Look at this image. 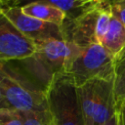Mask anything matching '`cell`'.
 Masks as SVG:
<instances>
[{
  "label": "cell",
  "instance_id": "ac0fdd59",
  "mask_svg": "<svg viewBox=\"0 0 125 125\" xmlns=\"http://www.w3.org/2000/svg\"><path fill=\"white\" fill-rule=\"evenodd\" d=\"M6 108H11L10 104H8V102L6 101L1 89H0V109H6ZM13 109V108H12Z\"/></svg>",
  "mask_w": 125,
  "mask_h": 125
},
{
  "label": "cell",
  "instance_id": "d6986e66",
  "mask_svg": "<svg viewBox=\"0 0 125 125\" xmlns=\"http://www.w3.org/2000/svg\"><path fill=\"white\" fill-rule=\"evenodd\" d=\"M104 125H118V122H117V115L115 114L112 118H110L105 124H104Z\"/></svg>",
  "mask_w": 125,
  "mask_h": 125
},
{
  "label": "cell",
  "instance_id": "7a4b0ae2",
  "mask_svg": "<svg viewBox=\"0 0 125 125\" xmlns=\"http://www.w3.org/2000/svg\"><path fill=\"white\" fill-rule=\"evenodd\" d=\"M0 89L13 109L21 112L48 110L46 90L18 64L0 62Z\"/></svg>",
  "mask_w": 125,
  "mask_h": 125
},
{
  "label": "cell",
  "instance_id": "8fae6325",
  "mask_svg": "<svg viewBox=\"0 0 125 125\" xmlns=\"http://www.w3.org/2000/svg\"><path fill=\"white\" fill-rule=\"evenodd\" d=\"M102 45L114 59H116L125 48V26L112 15L109 28Z\"/></svg>",
  "mask_w": 125,
  "mask_h": 125
},
{
  "label": "cell",
  "instance_id": "44dd1931",
  "mask_svg": "<svg viewBox=\"0 0 125 125\" xmlns=\"http://www.w3.org/2000/svg\"><path fill=\"white\" fill-rule=\"evenodd\" d=\"M7 1H8V0H0V5H3V4H5Z\"/></svg>",
  "mask_w": 125,
  "mask_h": 125
},
{
  "label": "cell",
  "instance_id": "ffe728a7",
  "mask_svg": "<svg viewBox=\"0 0 125 125\" xmlns=\"http://www.w3.org/2000/svg\"><path fill=\"white\" fill-rule=\"evenodd\" d=\"M123 58H125V48L123 49V51L118 55V57L115 59V60H118V59H123Z\"/></svg>",
  "mask_w": 125,
  "mask_h": 125
},
{
  "label": "cell",
  "instance_id": "9c48e42d",
  "mask_svg": "<svg viewBox=\"0 0 125 125\" xmlns=\"http://www.w3.org/2000/svg\"><path fill=\"white\" fill-rule=\"evenodd\" d=\"M32 2H45L56 6L66 15V20L76 19L98 7L104 2L102 0H8L3 5L21 7Z\"/></svg>",
  "mask_w": 125,
  "mask_h": 125
},
{
  "label": "cell",
  "instance_id": "6da1fadb",
  "mask_svg": "<svg viewBox=\"0 0 125 125\" xmlns=\"http://www.w3.org/2000/svg\"><path fill=\"white\" fill-rule=\"evenodd\" d=\"M82 47L64 39H50L36 45L35 53L18 65L46 90L54 77L65 73Z\"/></svg>",
  "mask_w": 125,
  "mask_h": 125
},
{
  "label": "cell",
  "instance_id": "9a60e30c",
  "mask_svg": "<svg viewBox=\"0 0 125 125\" xmlns=\"http://www.w3.org/2000/svg\"><path fill=\"white\" fill-rule=\"evenodd\" d=\"M0 125H23L22 112L12 108L0 109Z\"/></svg>",
  "mask_w": 125,
  "mask_h": 125
},
{
  "label": "cell",
  "instance_id": "5b68a950",
  "mask_svg": "<svg viewBox=\"0 0 125 125\" xmlns=\"http://www.w3.org/2000/svg\"><path fill=\"white\" fill-rule=\"evenodd\" d=\"M115 59L100 43L82 47L70 63L67 74L76 87L93 79L113 80Z\"/></svg>",
  "mask_w": 125,
  "mask_h": 125
},
{
  "label": "cell",
  "instance_id": "52a82bcc",
  "mask_svg": "<svg viewBox=\"0 0 125 125\" xmlns=\"http://www.w3.org/2000/svg\"><path fill=\"white\" fill-rule=\"evenodd\" d=\"M35 51L36 44L25 37L0 9V62L22 61Z\"/></svg>",
  "mask_w": 125,
  "mask_h": 125
},
{
  "label": "cell",
  "instance_id": "5bb4252c",
  "mask_svg": "<svg viewBox=\"0 0 125 125\" xmlns=\"http://www.w3.org/2000/svg\"><path fill=\"white\" fill-rule=\"evenodd\" d=\"M23 125H52L51 116L48 110L22 112Z\"/></svg>",
  "mask_w": 125,
  "mask_h": 125
},
{
  "label": "cell",
  "instance_id": "7402d4cb",
  "mask_svg": "<svg viewBox=\"0 0 125 125\" xmlns=\"http://www.w3.org/2000/svg\"><path fill=\"white\" fill-rule=\"evenodd\" d=\"M102 1H103L104 3H108V2H110L111 0H102Z\"/></svg>",
  "mask_w": 125,
  "mask_h": 125
},
{
  "label": "cell",
  "instance_id": "2e32d148",
  "mask_svg": "<svg viewBox=\"0 0 125 125\" xmlns=\"http://www.w3.org/2000/svg\"><path fill=\"white\" fill-rule=\"evenodd\" d=\"M106 4L109 6L111 15L125 26V0H111Z\"/></svg>",
  "mask_w": 125,
  "mask_h": 125
},
{
  "label": "cell",
  "instance_id": "277c9868",
  "mask_svg": "<svg viewBox=\"0 0 125 125\" xmlns=\"http://www.w3.org/2000/svg\"><path fill=\"white\" fill-rule=\"evenodd\" d=\"M47 108L52 125H85L76 85L65 74H58L46 88Z\"/></svg>",
  "mask_w": 125,
  "mask_h": 125
},
{
  "label": "cell",
  "instance_id": "ba28073f",
  "mask_svg": "<svg viewBox=\"0 0 125 125\" xmlns=\"http://www.w3.org/2000/svg\"><path fill=\"white\" fill-rule=\"evenodd\" d=\"M100 7L76 19L65 20L61 25L63 39L80 47L98 43L96 38V23Z\"/></svg>",
  "mask_w": 125,
  "mask_h": 125
},
{
  "label": "cell",
  "instance_id": "30bf717a",
  "mask_svg": "<svg viewBox=\"0 0 125 125\" xmlns=\"http://www.w3.org/2000/svg\"><path fill=\"white\" fill-rule=\"evenodd\" d=\"M22 12L30 17L45 22L62 25L66 20V15L61 9L45 2H32L21 7Z\"/></svg>",
  "mask_w": 125,
  "mask_h": 125
},
{
  "label": "cell",
  "instance_id": "e0dca14e",
  "mask_svg": "<svg viewBox=\"0 0 125 125\" xmlns=\"http://www.w3.org/2000/svg\"><path fill=\"white\" fill-rule=\"evenodd\" d=\"M116 109V115H117V122L118 125H125V101L118 104Z\"/></svg>",
  "mask_w": 125,
  "mask_h": 125
},
{
  "label": "cell",
  "instance_id": "3957f363",
  "mask_svg": "<svg viewBox=\"0 0 125 125\" xmlns=\"http://www.w3.org/2000/svg\"><path fill=\"white\" fill-rule=\"evenodd\" d=\"M76 89L85 125H104L116 114L113 80L93 79Z\"/></svg>",
  "mask_w": 125,
  "mask_h": 125
},
{
  "label": "cell",
  "instance_id": "8992f818",
  "mask_svg": "<svg viewBox=\"0 0 125 125\" xmlns=\"http://www.w3.org/2000/svg\"><path fill=\"white\" fill-rule=\"evenodd\" d=\"M0 9L13 24L36 45L50 39H63L61 25L45 22L27 16L18 6L0 5Z\"/></svg>",
  "mask_w": 125,
  "mask_h": 125
},
{
  "label": "cell",
  "instance_id": "7c38bea8",
  "mask_svg": "<svg viewBox=\"0 0 125 125\" xmlns=\"http://www.w3.org/2000/svg\"><path fill=\"white\" fill-rule=\"evenodd\" d=\"M113 90L117 105L125 101V58L115 60Z\"/></svg>",
  "mask_w": 125,
  "mask_h": 125
},
{
  "label": "cell",
  "instance_id": "4fadbf2b",
  "mask_svg": "<svg viewBox=\"0 0 125 125\" xmlns=\"http://www.w3.org/2000/svg\"><path fill=\"white\" fill-rule=\"evenodd\" d=\"M110 19H111V13L109 6L106 3H103L99 9L97 23H96V38H97V42L100 44L103 43L107 33V30L109 28Z\"/></svg>",
  "mask_w": 125,
  "mask_h": 125
}]
</instances>
